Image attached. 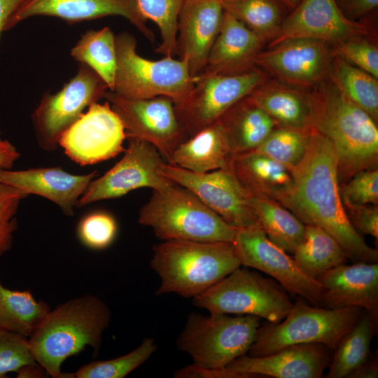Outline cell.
Segmentation results:
<instances>
[{
	"label": "cell",
	"mask_w": 378,
	"mask_h": 378,
	"mask_svg": "<svg viewBox=\"0 0 378 378\" xmlns=\"http://www.w3.org/2000/svg\"><path fill=\"white\" fill-rule=\"evenodd\" d=\"M292 173V188L278 202L305 225L328 232L353 262H377V250L368 245L346 215L340 197L337 158L329 140L312 128L306 155Z\"/></svg>",
	"instance_id": "6da1fadb"
},
{
	"label": "cell",
	"mask_w": 378,
	"mask_h": 378,
	"mask_svg": "<svg viewBox=\"0 0 378 378\" xmlns=\"http://www.w3.org/2000/svg\"><path fill=\"white\" fill-rule=\"evenodd\" d=\"M111 316L108 306L92 295L60 304L50 311L27 338L32 357L52 377H73L61 372L63 362L86 346L98 354Z\"/></svg>",
	"instance_id": "7a4b0ae2"
},
{
	"label": "cell",
	"mask_w": 378,
	"mask_h": 378,
	"mask_svg": "<svg viewBox=\"0 0 378 378\" xmlns=\"http://www.w3.org/2000/svg\"><path fill=\"white\" fill-rule=\"evenodd\" d=\"M311 95L312 127L332 144L339 184L359 171L377 168V122L333 82L323 85Z\"/></svg>",
	"instance_id": "3957f363"
},
{
	"label": "cell",
	"mask_w": 378,
	"mask_h": 378,
	"mask_svg": "<svg viewBox=\"0 0 378 378\" xmlns=\"http://www.w3.org/2000/svg\"><path fill=\"white\" fill-rule=\"evenodd\" d=\"M150 265L160 279L156 295L192 298L241 266L232 242L189 240L155 245Z\"/></svg>",
	"instance_id": "277c9868"
},
{
	"label": "cell",
	"mask_w": 378,
	"mask_h": 378,
	"mask_svg": "<svg viewBox=\"0 0 378 378\" xmlns=\"http://www.w3.org/2000/svg\"><path fill=\"white\" fill-rule=\"evenodd\" d=\"M138 222L162 241L232 242L237 228L225 222L188 189L173 183L153 190Z\"/></svg>",
	"instance_id": "5b68a950"
},
{
	"label": "cell",
	"mask_w": 378,
	"mask_h": 378,
	"mask_svg": "<svg viewBox=\"0 0 378 378\" xmlns=\"http://www.w3.org/2000/svg\"><path fill=\"white\" fill-rule=\"evenodd\" d=\"M364 311L359 307L312 306L299 298L282 321L260 326L248 355L263 356L288 346L312 343L333 351Z\"/></svg>",
	"instance_id": "8992f818"
},
{
	"label": "cell",
	"mask_w": 378,
	"mask_h": 378,
	"mask_svg": "<svg viewBox=\"0 0 378 378\" xmlns=\"http://www.w3.org/2000/svg\"><path fill=\"white\" fill-rule=\"evenodd\" d=\"M117 65L112 92L128 99L167 97L178 104L194 84L186 61L164 57L151 60L136 52L134 36L122 31L115 36ZM111 91V90H110Z\"/></svg>",
	"instance_id": "52a82bcc"
},
{
	"label": "cell",
	"mask_w": 378,
	"mask_h": 378,
	"mask_svg": "<svg viewBox=\"0 0 378 378\" xmlns=\"http://www.w3.org/2000/svg\"><path fill=\"white\" fill-rule=\"evenodd\" d=\"M260 324V318L252 315L210 314L204 316L191 312L178 337L176 346L188 354L195 365L225 368L234 359L248 353Z\"/></svg>",
	"instance_id": "ba28073f"
},
{
	"label": "cell",
	"mask_w": 378,
	"mask_h": 378,
	"mask_svg": "<svg viewBox=\"0 0 378 378\" xmlns=\"http://www.w3.org/2000/svg\"><path fill=\"white\" fill-rule=\"evenodd\" d=\"M283 289L272 279L239 267L193 298L192 302L209 314L252 315L276 323L293 306Z\"/></svg>",
	"instance_id": "9c48e42d"
},
{
	"label": "cell",
	"mask_w": 378,
	"mask_h": 378,
	"mask_svg": "<svg viewBox=\"0 0 378 378\" xmlns=\"http://www.w3.org/2000/svg\"><path fill=\"white\" fill-rule=\"evenodd\" d=\"M265 78V74L254 67L232 74H200L187 97L175 104L178 118L188 137L216 122Z\"/></svg>",
	"instance_id": "30bf717a"
},
{
	"label": "cell",
	"mask_w": 378,
	"mask_h": 378,
	"mask_svg": "<svg viewBox=\"0 0 378 378\" xmlns=\"http://www.w3.org/2000/svg\"><path fill=\"white\" fill-rule=\"evenodd\" d=\"M104 97L120 118L126 139L152 144L167 163L178 145L188 138L176 115L174 102L169 97L128 99L110 90Z\"/></svg>",
	"instance_id": "8fae6325"
},
{
	"label": "cell",
	"mask_w": 378,
	"mask_h": 378,
	"mask_svg": "<svg viewBox=\"0 0 378 378\" xmlns=\"http://www.w3.org/2000/svg\"><path fill=\"white\" fill-rule=\"evenodd\" d=\"M108 90L105 82L92 69L80 63L75 76L57 93L46 94L33 113L40 146L47 150L56 148L62 134Z\"/></svg>",
	"instance_id": "7c38bea8"
},
{
	"label": "cell",
	"mask_w": 378,
	"mask_h": 378,
	"mask_svg": "<svg viewBox=\"0 0 378 378\" xmlns=\"http://www.w3.org/2000/svg\"><path fill=\"white\" fill-rule=\"evenodd\" d=\"M232 244L241 265L262 271L293 295L323 307V290L287 252L272 242L258 224L237 230Z\"/></svg>",
	"instance_id": "4fadbf2b"
},
{
	"label": "cell",
	"mask_w": 378,
	"mask_h": 378,
	"mask_svg": "<svg viewBox=\"0 0 378 378\" xmlns=\"http://www.w3.org/2000/svg\"><path fill=\"white\" fill-rule=\"evenodd\" d=\"M128 142L122 158L90 182L77 205L120 197L141 188L160 190L174 183L163 174L167 162L155 146L136 139H129Z\"/></svg>",
	"instance_id": "5bb4252c"
},
{
	"label": "cell",
	"mask_w": 378,
	"mask_h": 378,
	"mask_svg": "<svg viewBox=\"0 0 378 378\" xmlns=\"http://www.w3.org/2000/svg\"><path fill=\"white\" fill-rule=\"evenodd\" d=\"M162 173L173 183L192 192L210 209L237 229L258 224L250 204V195L229 166L198 173L166 163Z\"/></svg>",
	"instance_id": "9a60e30c"
},
{
	"label": "cell",
	"mask_w": 378,
	"mask_h": 378,
	"mask_svg": "<svg viewBox=\"0 0 378 378\" xmlns=\"http://www.w3.org/2000/svg\"><path fill=\"white\" fill-rule=\"evenodd\" d=\"M123 124L106 101L92 104L61 135L59 144L80 165L112 158L124 150Z\"/></svg>",
	"instance_id": "2e32d148"
},
{
	"label": "cell",
	"mask_w": 378,
	"mask_h": 378,
	"mask_svg": "<svg viewBox=\"0 0 378 378\" xmlns=\"http://www.w3.org/2000/svg\"><path fill=\"white\" fill-rule=\"evenodd\" d=\"M368 31L364 24L345 15L336 0H300L284 18L269 47L297 38L338 43Z\"/></svg>",
	"instance_id": "e0dca14e"
},
{
	"label": "cell",
	"mask_w": 378,
	"mask_h": 378,
	"mask_svg": "<svg viewBox=\"0 0 378 378\" xmlns=\"http://www.w3.org/2000/svg\"><path fill=\"white\" fill-rule=\"evenodd\" d=\"M39 15L59 18L69 24L120 16L150 43L155 39L136 0H24L8 20L6 31L29 18Z\"/></svg>",
	"instance_id": "ac0fdd59"
},
{
	"label": "cell",
	"mask_w": 378,
	"mask_h": 378,
	"mask_svg": "<svg viewBox=\"0 0 378 378\" xmlns=\"http://www.w3.org/2000/svg\"><path fill=\"white\" fill-rule=\"evenodd\" d=\"M330 61L326 43L297 38L284 41L259 52L253 64L290 85L307 86L318 83L327 76Z\"/></svg>",
	"instance_id": "d6986e66"
},
{
	"label": "cell",
	"mask_w": 378,
	"mask_h": 378,
	"mask_svg": "<svg viewBox=\"0 0 378 378\" xmlns=\"http://www.w3.org/2000/svg\"><path fill=\"white\" fill-rule=\"evenodd\" d=\"M222 0H185L177 24L176 53L195 78L204 69L220 28Z\"/></svg>",
	"instance_id": "ffe728a7"
},
{
	"label": "cell",
	"mask_w": 378,
	"mask_h": 378,
	"mask_svg": "<svg viewBox=\"0 0 378 378\" xmlns=\"http://www.w3.org/2000/svg\"><path fill=\"white\" fill-rule=\"evenodd\" d=\"M332 350L321 344H300L263 356L245 354L226 368L252 377L320 378L330 361Z\"/></svg>",
	"instance_id": "44dd1931"
},
{
	"label": "cell",
	"mask_w": 378,
	"mask_h": 378,
	"mask_svg": "<svg viewBox=\"0 0 378 378\" xmlns=\"http://www.w3.org/2000/svg\"><path fill=\"white\" fill-rule=\"evenodd\" d=\"M323 290V307H359L378 316V264H341L318 279Z\"/></svg>",
	"instance_id": "7402d4cb"
},
{
	"label": "cell",
	"mask_w": 378,
	"mask_h": 378,
	"mask_svg": "<svg viewBox=\"0 0 378 378\" xmlns=\"http://www.w3.org/2000/svg\"><path fill=\"white\" fill-rule=\"evenodd\" d=\"M96 172L85 175L69 174L59 167L12 171L0 169V182L55 203L64 214H74V207L94 178Z\"/></svg>",
	"instance_id": "603a6c76"
},
{
	"label": "cell",
	"mask_w": 378,
	"mask_h": 378,
	"mask_svg": "<svg viewBox=\"0 0 378 378\" xmlns=\"http://www.w3.org/2000/svg\"><path fill=\"white\" fill-rule=\"evenodd\" d=\"M265 41L244 23L224 11L218 34L201 74H232L253 68Z\"/></svg>",
	"instance_id": "cb8c5ba5"
},
{
	"label": "cell",
	"mask_w": 378,
	"mask_h": 378,
	"mask_svg": "<svg viewBox=\"0 0 378 378\" xmlns=\"http://www.w3.org/2000/svg\"><path fill=\"white\" fill-rule=\"evenodd\" d=\"M229 167L250 196L279 202L293 183L292 170L255 150L233 155Z\"/></svg>",
	"instance_id": "d4e9b609"
},
{
	"label": "cell",
	"mask_w": 378,
	"mask_h": 378,
	"mask_svg": "<svg viewBox=\"0 0 378 378\" xmlns=\"http://www.w3.org/2000/svg\"><path fill=\"white\" fill-rule=\"evenodd\" d=\"M232 155L225 132L216 121L179 144L169 164L204 173L227 167Z\"/></svg>",
	"instance_id": "484cf974"
},
{
	"label": "cell",
	"mask_w": 378,
	"mask_h": 378,
	"mask_svg": "<svg viewBox=\"0 0 378 378\" xmlns=\"http://www.w3.org/2000/svg\"><path fill=\"white\" fill-rule=\"evenodd\" d=\"M246 97L264 110L277 126L300 130L312 128L311 94L285 85L263 83Z\"/></svg>",
	"instance_id": "4316f807"
},
{
	"label": "cell",
	"mask_w": 378,
	"mask_h": 378,
	"mask_svg": "<svg viewBox=\"0 0 378 378\" xmlns=\"http://www.w3.org/2000/svg\"><path fill=\"white\" fill-rule=\"evenodd\" d=\"M216 121L225 132L232 155L254 150L277 127L274 120L247 97Z\"/></svg>",
	"instance_id": "83f0119b"
},
{
	"label": "cell",
	"mask_w": 378,
	"mask_h": 378,
	"mask_svg": "<svg viewBox=\"0 0 378 378\" xmlns=\"http://www.w3.org/2000/svg\"><path fill=\"white\" fill-rule=\"evenodd\" d=\"M250 204L267 237L293 254L304 239L306 225L277 201L250 196Z\"/></svg>",
	"instance_id": "f1b7e54d"
},
{
	"label": "cell",
	"mask_w": 378,
	"mask_h": 378,
	"mask_svg": "<svg viewBox=\"0 0 378 378\" xmlns=\"http://www.w3.org/2000/svg\"><path fill=\"white\" fill-rule=\"evenodd\" d=\"M293 259L301 270L316 279L324 272L345 263L346 255L337 241L323 229L306 225L303 241L295 248Z\"/></svg>",
	"instance_id": "f546056e"
},
{
	"label": "cell",
	"mask_w": 378,
	"mask_h": 378,
	"mask_svg": "<svg viewBox=\"0 0 378 378\" xmlns=\"http://www.w3.org/2000/svg\"><path fill=\"white\" fill-rule=\"evenodd\" d=\"M377 319L378 316L364 311L334 349L326 377H346L370 358V343L377 332Z\"/></svg>",
	"instance_id": "4dcf8cb0"
},
{
	"label": "cell",
	"mask_w": 378,
	"mask_h": 378,
	"mask_svg": "<svg viewBox=\"0 0 378 378\" xmlns=\"http://www.w3.org/2000/svg\"><path fill=\"white\" fill-rule=\"evenodd\" d=\"M50 310L29 290H11L0 281V328L28 338Z\"/></svg>",
	"instance_id": "1f68e13d"
},
{
	"label": "cell",
	"mask_w": 378,
	"mask_h": 378,
	"mask_svg": "<svg viewBox=\"0 0 378 378\" xmlns=\"http://www.w3.org/2000/svg\"><path fill=\"white\" fill-rule=\"evenodd\" d=\"M71 57L92 69L112 91L117 65L115 36L104 27L88 30L71 50Z\"/></svg>",
	"instance_id": "d6a6232c"
},
{
	"label": "cell",
	"mask_w": 378,
	"mask_h": 378,
	"mask_svg": "<svg viewBox=\"0 0 378 378\" xmlns=\"http://www.w3.org/2000/svg\"><path fill=\"white\" fill-rule=\"evenodd\" d=\"M224 11L255 32L264 41L272 39L285 18L280 0H223Z\"/></svg>",
	"instance_id": "836d02e7"
},
{
	"label": "cell",
	"mask_w": 378,
	"mask_h": 378,
	"mask_svg": "<svg viewBox=\"0 0 378 378\" xmlns=\"http://www.w3.org/2000/svg\"><path fill=\"white\" fill-rule=\"evenodd\" d=\"M333 83L352 102L378 120V80L370 74L335 57Z\"/></svg>",
	"instance_id": "e575fe53"
},
{
	"label": "cell",
	"mask_w": 378,
	"mask_h": 378,
	"mask_svg": "<svg viewBox=\"0 0 378 378\" xmlns=\"http://www.w3.org/2000/svg\"><path fill=\"white\" fill-rule=\"evenodd\" d=\"M312 131L277 126L254 150L293 170L306 155Z\"/></svg>",
	"instance_id": "d590c367"
},
{
	"label": "cell",
	"mask_w": 378,
	"mask_h": 378,
	"mask_svg": "<svg viewBox=\"0 0 378 378\" xmlns=\"http://www.w3.org/2000/svg\"><path fill=\"white\" fill-rule=\"evenodd\" d=\"M185 0H136L146 20L158 27L160 42L155 48L164 57H174L176 53L178 18Z\"/></svg>",
	"instance_id": "8d00e7d4"
},
{
	"label": "cell",
	"mask_w": 378,
	"mask_h": 378,
	"mask_svg": "<svg viewBox=\"0 0 378 378\" xmlns=\"http://www.w3.org/2000/svg\"><path fill=\"white\" fill-rule=\"evenodd\" d=\"M158 346L153 337H145L130 352L119 357L92 361L80 367L74 374L76 378H123L141 365L155 353Z\"/></svg>",
	"instance_id": "74e56055"
},
{
	"label": "cell",
	"mask_w": 378,
	"mask_h": 378,
	"mask_svg": "<svg viewBox=\"0 0 378 378\" xmlns=\"http://www.w3.org/2000/svg\"><path fill=\"white\" fill-rule=\"evenodd\" d=\"M118 224L111 214L98 211L83 218L77 228L78 237L86 247L94 250L109 246L117 235Z\"/></svg>",
	"instance_id": "f35d334b"
},
{
	"label": "cell",
	"mask_w": 378,
	"mask_h": 378,
	"mask_svg": "<svg viewBox=\"0 0 378 378\" xmlns=\"http://www.w3.org/2000/svg\"><path fill=\"white\" fill-rule=\"evenodd\" d=\"M33 365H38L32 357L27 337L0 328V378Z\"/></svg>",
	"instance_id": "ab89813d"
},
{
	"label": "cell",
	"mask_w": 378,
	"mask_h": 378,
	"mask_svg": "<svg viewBox=\"0 0 378 378\" xmlns=\"http://www.w3.org/2000/svg\"><path fill=\"white\" fill-rule=\"evenodd\" d=\"M340 197L344 209L378 204V169L361 170L353 175L342 187Z\"/></svg>",
	"instance_id": "60d3db41"
},
{
	"label": "cell",
	"mask_w": 378,
	"mask_h": 378,
	"mask_svg": "<svg viewBox=\"0 0 378 378\" xmlns=\"http://www.w3.org/2000/svg\"><path fill=\"white\" fill-rule=\"evenodd\" d=\"M22 190L0 182V255L10 250L17 229L15 214L22 199Z\"/></svg>",
	"instance_id": "b9f144b4"
},
{
	"label": "cell",
	"mask_w": 378,
	"mask_h": 378,
	"mask_svg": "<svg viewBox=\"0 0 378 378\" xmlns=\"http://www.w3.org/2000/svg\"><path fill=\"white\" fill-rule=\"evenodd\" d=\"M354 37L338 43L334 54L378 78L377 47L365 39Z\"/></svg>",
	"instance_id": "7bdbcfd3"
},
{
	"label": "cell",
	"mask_w": 378,
	"mask_h": 378,
	"mask_svg": "<svg viewBox=\"0 0 378 378\" xmlns=\"http://www.w3.org/2000/svg\"><path fill=\"white\" fill-rule=\"evenodd\" d=\"M349 220L359 234L378 239V206L365 204L345 209Z\"/></svg>",
	"instance_id": "ee69618b"
},
{
	"label": "cell",
	"mask_w": 378,
	"mask_h": 378,
	"mask_svg": "<svg viewBox=\"0 0 378 378\" xmlns=\"http://www.w3.org/2000/svg\"><path fill=\"white\" fill-rule=\"evenodd\" d=\"M176 378H251L249 374L232 371L227 368L214 369L199 366L194 363L177 370Z\"/></svg>",
	"instance_id": "f6af8a7d"
},
{
	"label": "cell",
	"mask_w": 378,
	"mask_h": 378,
	"mask_svg": "<svg viewBox=\"0 0 378 378\" xmlns=\"http://www.w3.org/2000/svg\"><path fill=\"white\" fill-rule=\"evenodd\" d=\"M338 6L347 17H361L375 10L378 6V0H339Z\"/></svg>",
	"instance_id": "bcb514c9"
},
{
	"label": "cell",
	"mask_w": 378,
	"mask_h": 378,
	"mask_svg": "<svg viewBox=\"0 0 378 378\" xmlns=\"http://www.w3.org/2000/svg\"><path fill=\"white\" fill-rule=\"evenodd\" d=\"M378 377V363L375 358H368L365 362L353 370L348 378H377Z\"/></svg>",
	"instance_id": "7dc6e473"
},
{
	"label": "cell",
	"mask_w": 378,
	"mask_h": 378,
	"mask_svg": "<svg viewBox=\"0 0 378 378\" xmlns=\"http://www.w3.org/2000/svg\"><path fill=\"white\" fill-rule=\"evenodd\" d=\"M19 156V153L9 141L0 139V169H8Z\"/></svg>",
	"instance_id": "c3c4849f"
},
{
	"label": "cell",
	"mask_w": 378,
	"mask_h": 378,
	"mask_svg": "<svg viewBox=\"0 0 378 378\" xmlns=\"http://www.w3.org/2000/svg\"><path fill=\"white\" fill-rule=\"evenodd\" d=\"M24 0H0V37L11 16Z\"/></svg>",
	"instance_id": "681fc988"
},
{
	"label": "cell",
	"mask_w": 378,
	"mask_h": 378,
	"mask_svg": "<svg viewBox=\"0 0 378 378\" xmlns=\"http://www.w3.org/2000/svg\"><path fill=\"white\" fill-rule=\"evenodd\" d=\"M280 1L288 10L291 11L297 6L300 0H280Z\"/></svg>",
	"instance_id": "f907efd6"
},
{
	"label": "cell",
	"mask_w": 378,
	"mask_h": 378,
	"mask_svg": "<svg viewBox=\"0 0 378 378\" xmlns=\"http://www.w3.org/2000/svg\"><path fill=\"white\" fill-rule=\"evenodd\" d=\"M223 1V0H222Z\"/></svg>",
	"instance_id": "816d5d0a"
}]
</instances>
